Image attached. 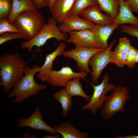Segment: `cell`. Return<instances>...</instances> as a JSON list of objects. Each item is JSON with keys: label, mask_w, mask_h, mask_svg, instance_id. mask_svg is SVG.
Here are the masks:
<instances>
[{"label": "cell", "mask_w": 138, "mask_h": 138, "mask_svg": "<svg viewBox=\"0 0 138 138\" xmlns=\"http://www.w3.org/2000/svg\"><path fill=\"white\" fill-rule=\"evenodd\" d=\"M25 60L18 53L0 57V85L7 94L15 84L24 76L26 66Z\"/></svg>", "instance_id": "6da1fadb"}, {"label": "cell", "mask_w": 138, "mask_h": 138, "mask_svg": "<svg viewBox=\"0 0 138 138\" xmlns=\"http://www.w3.org/2000/svg\"><path fill=\"white\" fill-rule=\"evenodd\" d=\"M40 67L36 65L32 68L27 66L24 75L15 84L7 97L11 98L15 97L14 102L19 104L32 96H36L42 90L46 89L47 85L38 84L34 79L35 74L39 72Z\"/></svg>", "instance_id": "7a4b0ae2"}, {"label": "cell", "mask_w": 138, "mask_h": 138, "mask_svg": "<svg viewBox=\"0 0 138 138\" xmlns=\"http://www.w3.org/2000/svg\"><path fill=\"white\" fill-rule=\"evenodd\" d=\"M112 90L110 95L106 96L100 110L101 117L104 120H109L116 114L123 111L124 106L130 97L127 87L118 85Z\"/></svg>", "instance_id": "3957f363"}, {"label": "cell", "mask_w": 138, "mask_h": 138, "mask_svg": "<svg viewBox=\"0 0 138 138\" xmlns=\"http://www.w3.org/2000/svg\"><path fill=\"white\" fill-rule=\"evenodd\" d=\"M45 23L40 12L26 11L19 14L13 24L29 40L39 33Z\"/></svg>", "instance_id": "277c9868"}, {"label": "cell", "mask_w": 138, "mask_h": 138, "mask_svg": "<svg viewBox=\"0 0 138 138\" xmlns=\"http://www.w3.org/2000/svg\"><path fill=\"white\" fill-rule=\"evenodd\" d=\"M58 23L52 17L49 18L39 33L32 39L22 42L21 48L27 49L28 52L30 53L34 46L39 48L51 38H55L58 42L61 40L66 41L68 38L67 34L61 31L57 26Z\"/></svg>", "instance_id": "5b68a950"}, {"label": "cell", "mask_w": 138, "mask_h": 138, "mask_svg": "<svg viewBox=\"0 0 138 138\" xmlns=\"http://www.w3.org/2000/svg\"><path fill=\"white\" fill-rule=\"evenodd\" d=\"M109 74H106L99 84L90 83L94 90L93 93L88 103L81 107L82 110L89 111L93 115L96 114L104 103L106 93L112 90L115 86L113 84L109 83Z\"/></svg>", "instance_id": "8992f818"}, {"label": "cell", "mask_w": 138, "mask_h": 138, "mask_svg": "<svg viewBox=\"0 0 138 138\" xmlns=\"http://www.w3.org/2000/svg\"><path fill=\"white\" fill-rule=\"evenodd\" d=\"M116 42L115 40H113L105 51L96 53L90 59L88 64L92 68L91 75L92 83L94 84H97L103 70L108 64L111 63V52Z\"/></svg>", "instance_id": "52a82bcc"}, {"label": "cell", "mask_w": 138, "mask_h": 138, "mask_svg": "<svg viewBox=\"0 0 138 138\" xmlns=\"http://www.w3.org/2000/svg\"><path fill=\"white\" fill-rule=\"evenodd\" d=\"M105 50L102 49L76 47L72 50L65 51L62 55L64 57L75 60L79 72H86L91 75L92 71L89 68L88 64L90 59L96 53Z\"/></svg>", "instance_id": "ba28073f"}, {"label": "cell", "mask_w": 138, "mask_h": 138, "mask_svg": "<svg viewBox=\"0 0 138 138\" xmlns=\"http://www.w3.org/2000/svg\"><path fill=\"white\" fill-rule=\"evenodd\" d=\"M68 33L70 37L68 38L66 42L74 44L76 47L105 49L91 29L72 31Z\"/></svg>", "instance_id": "9c48e42d"}, {"label": "cell", "mask_w": 138, "mask_h": 138, "mask_svg": "<svg viewBox=\"0 0 138 138\" xmlns=\"http://www.w3.org/2000/svg\"><path fill=\"white\" fill-rule=\"evenodd\" d=\"M88 73L85 71L75 72L69 66L63 67L59 71L52 70L47 82L54 87H65L72 79L76 77L84 78Z\"/></svg>", "instance_id": "30bf717a"}, {"label": "cell", "mask_w": 138, "mask_h": 138, "mask_svg": "<svg viewBox=\"0 0 138 138\" xmlns=\"http://www.w3.org/2000/svg\"><path fill=\"white\" fill-rule=\"evenodd\" d=\"M16 126L19 128L27 127L32 129L46 131L53 134H57L53 127L43 120L41 111L38 106L35 108L34 112L29 117L19 120Z\"/></svg>", "instance_id": "8fae6325"}, {"label": "cell", "mask_w": 138, "mask_h": 138, "mask_svg": "<svg viewBox=\"0 0 138 138\" xmlns=\"http://www.w3.org/2000/svg\"><path fill=\"white\" fill-rule=\"evenodd\" d=\"M95 25L93 22L80 18L78 15H71L59 24L58 26L61 32L67 34L71 31L91 29Z\"/></svg>", "instance_id": "7c38bea8"}, {"label": "cell", "mask_w": 138, "mask_h": 138, "mask_svg": "<svg viewBox=\"0 0 138 138\" xmlns=\"http://www.w3.org/2000/svg\"><path fill=\"white\" fill-rule=\"evenodd\" d=\"M98 5L89 7L80 14L82 18L96 25L107 26L114 23V20L108 14H103Z\"/></svg>", "instance_id": "4fadbf2b"}, {"label": "cell", "mask_w": 138, "mask_h": 138, "mask_svg": "<svg viewBox=\"0 0 138 138\" xmlns=\"http://www.w3.org/2000/svg\"><path fill=\"white\" fill-rule=\"evenodd\" d=\"M66 47L65 42H61L54 51L47 55L43 65L37 75L38 78L43 82H47L52 70L53 61L57 56L63 54Z\"/></svg>", "instance_id": "5bb4252c"}, {"label": "cell", "mask_w": 138, "mask_h": 138, "mask_svg": "<svg viewBox=\"0 0 138 138\" xmlns=\"http://www.w3.org/2000/svg\"><path fill=\"white\" fill-rule=\"evenodd\" d=\"M75 0H55L50 10L52 17L58 23L63 21L71 15Z\"/></svg>", "instance_id": "9a60e30c"}, {"label": "cell", "mask_w": 138, "mask_h": 138, "mask_svg": "<svg viewBox=\"0 0 138 138\" xmlns=\"http://www.w3.org/2000/svg\"><path fill=\"white\" fill-rule=\"evenodd\" d=\"M53 127L57 133L61 135L62 138H90L88 133L81 132L69 121L60 123L59 125H54Z\"/></svg>", "instance_id": "2e32d148"}, {"label": "cell", "mask_w": 138, "mask_h": 138, "mask_svg": "<svg viewBox=\"0 0 138 138\" xmlns=\"http://www.w3.org/2000/svg\"><path fill=\"white\" fill-rule=\"evenodd\" d=\"M119 11L114 23L119 25L129 24L138 26V17L133 14L127 2L124 0H119Z\"/></svg>", "instance_id": "e0dca14e"}, {"label": "cell", "mask_w": 138, "mask_h": 138, "mask_svg": "<svg viewBox=\"0 0 138 138\" xmlns=\"http://www.w3.org/2000/svg\"><path fill=\"white\" fill-rule=\"evenodd\" d=\"M13 5L10 15L7 20L13 24L17 16L20 13L26 11H38L32 0H12Z\"/></svg>", "instance_id": "ac0fdd59"}, {"label": "cell", "mask_w": 138, "mask_h": 138, "mask_svg": "<svg viewBox=\"0 0 138 138\" xmlns=\"http://www.w3.org/2000/svg\"><path fill=\"white\" fill-rule=\"evenodd\" d=\"M120 26V25L114 23L107 26L95 24L91 30L106 49L108 47L107 41L109 37L114 30Z\"/></svg>", "instance_id": "d6986e66"}, {"label": "cell", "mask_w": 138, "mask_h": 138, "mask_svg": "<svg viewBox=\"0 0 138 138\" xmlns=\"http://www.w3.org/2000/svg\"><path fill=\"white\" fill-rule=\"evenodd\" d=\"M81 78L76 77L70 81L65 87L68 94L72 97L79 96L84 98L88 102L90 97L87 94L82 88V84L80 82Z\"/></svg>", "instance_id": "ffe728a7"}, {"label": "cell", "mask_w": 138, "mask_h": 138, "mask_svg": "<svg viewBox=\"0 0 138 138\" xmlns=\"http://www.w3.org/2000/svg\"><path fill=\"white\" fill-rule=\"evenodd\" d=\"M52 96L61 105L62 115L65 117L72 109V97L68 94L65 88L55 93Z\"/></svg>", "instance_id": "44dd1931"}, {"label": "cell", "mask_w": 138, "mask_h": 138, "mask_svg": "<svg viewBox=\"0 0 138 138\" xmlns=\"http://www.w3.org/2000/svg\"><path fill=\"white\" fill-rule=\"evenodd\" d=\"M101 10L110 15L114 19L118 16L120 8L119 0H97Z\"/></svg>", "instance_id": "7402d4cb"}, {"label": "cell", "mask_w": 138, "mask_h": 138, "mask_svg": "<svg viewBox=\"0 0 138 138\" xmlns=\"http://www.w3.org/2000/svg\"><path fill=\"white\" fill-rule=\"evenodd\" d=\"M97 5V0H75L70 15H78L88 7Z\"/></svg>", "instance_id": "603a6c76"}, {"label": "cell", "mask_w": 138, "mask_h": 138, "mask_svg": "<svg viewBox=\"0 0 138 138\" xmlns=\"http://www.w3.org/2000/svg\"><path fill=\"white\" fill-rule=\"evenodd\" d=\"M12 0H0V19L7 20L12 9Z\"/></svg>", "instance_id": "cb8c5ba5"}, {"label": "cell", "mask_w": 138, "mask_h": 138, "mask_svg": "<svg viewBox=\"0 0 138 138\" xmlns=\"http://www.w3.org/2000/svg\"><path fill=\"white\" fill-rule=\"evenodd\" d=\"M128 52L116 53L111 51V63L115 64L118 67L123 68L125 65Z\"/></svg>", "instance_id": "d4e9b609"}, {"label": "cell", "mask_w": 138, "mask_h": 138, "mask_svg": "<svg viewBox=\"0 0 138 138\" xmlns=\"http://www.w3.org/2000/svg\"><path fill=\"white\" fill-rule=\"evenodd\" d=\"M131 45L129 39L126 37L120 38L116 47L113 52L116 53L128 52Z\"/></svg>", "instance_id": "484cf974"}, {"label": "cell", "mask_w": 138, "mask_h": 138, "mask_svg": "<svg viewBox=\"0 0 138 138\" xmlns=\"http://www.w3.org/2000/svg\"><path fill=\"white\" fill-rule=\"evenodd\" d=\"M16 39L26 40L24 35L21 32H6L0 35V45L8 41Z\"/></svg>", "instance_id": "4316f807"}, {"label": "cell", "mask_w": 138, "mask_h": 138, "mask_svg": "<svg viewBox=\"0 0 138 138\" xmlns=\"http://www.w3.org/2000/svg\"><path fill=\"white\" fill-rule=\"evenodd\" d=\"M8 32H21L13 24L9 22L7 20L0 19V35Z\"/></svg>", "instance_id": "83f0119b"}, {"label": "cell", "mask_w": 138, "mask_h": 138, "mask_svg": "<svg viewBox=\"0 0 138 138\" xmlns=\"http://www.w3.org/2000/svg\"><path fill=\"white\" fill-rule=\"evenodd\" d=\"M137 52V50L131 45L128 52L125 63V65L130 68L133 67L135 65Z\"/></svg>", "instance_id": "f1b7e54d"}, {"label": "cell", "mask_w": 138, "mask_h": 138, "mask_svg": "<svg viewBox=\"0 0 138 138\" xmlns=\"http://www.w3.org/2000/svg\"><path fill=\"white\" fill-rule=\"evenodd\" d=\"M121 32L127 34L138 38V26L133 25H122L121 27Z\"/></svg>", "instance_id": "f546056e"}, {"label": "cell", "mask_w": 138, "mask_h": 138, "mask_svg": "<svg viewBox=\"0 0 138 138\" xmlns=\"http://www.w3.org/2000/svg\"><path fill=\"white\" fill-rule=\"evenodd\" d=\"M36 7L40 9L44 7L48 6L49 0H32Z\"/></svg>", "instance_id": "4dcf8cb0"}, {"label": "cell", "mask_w": 138, "mask_h": 138, "mask_svg": "<svg viewBox=\"0 0 138 138\" xmlns=\"http://www.w3.org/2000/svg\"><path fill=\"white\" fill-rule=\"evenodd\" d=\"M132 12L138 13V0H126Z\"/></svg>", "instance_id": "1f68e13d"}, {"label": "cell", "mask_w": 138, "mask_h": 138, "mask_svg": "<svg viewBox=\"0 0 138 138\" xmlns=\"http://www.w3.org/2000/svg\"><path fill=\"white\" fill-rule=\"evenodd\" d=\"M115 137L117 138H138V135H134L123 136L119 135H116Z\"/></svg>", "instance_id": "d6a6232c"}, {"label": "cell", "mask_w": 138, "mask_h": 138, "mask_svg": "<svg viewBox=\"0 0 138 138\" xmlns=\"http://www.w3.org/2000/svg\"><path fill=\"white\" fill-rule=\"evenodd\" d=\"M58 133L56 134H53V135H45L43 138H59L60 135Z\"/></svg>", "instance_id": "836d02e7"}, {"label": "cell", "mask_w": 138, "mask_h": 138, "mask_svg": "<svg viewBox=\"0 0 138 138\" xmlns=\"http://www.w3.org/2000/svg\"><path fill=\"white\" fill-rule=\"evenodd\" d=\"M55 0H49L48 7L49 10L51 9Z\"/></svg>", "instance_id": "e575fe53"}, {"label": "cell", "mask_w": 138, "mask_h": 138, "mask_svg": "<svg viewBox=\"0 0 138 138\" xmlns=\"http://www.w3.org/2000/svg\"><path fill=\"white\" fill-rule=\"evenodd\" d=\"M136 63H138V50H137V52L135 59Z\"/></svg>", "instance_id": "d590c367"}]
</instances>
